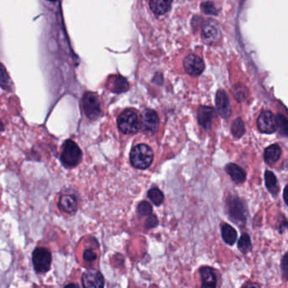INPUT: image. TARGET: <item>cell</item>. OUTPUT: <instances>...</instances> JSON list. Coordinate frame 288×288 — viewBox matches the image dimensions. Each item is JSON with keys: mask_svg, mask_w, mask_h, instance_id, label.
Returning a JSON list of instances; mask_svg holds the SVG:
<instances>
[{"mask_svg": "<svg viewBox=\"0 0 288 288\" xmlns=\"http://www.w3.org/2000/svg\"><path fill=\"white\" fill-rule=\"evenodd\" d=\"M154 159L152 148L146 144H140L134 146L130 152V161L132 165L138 169H146L151 166Z\"/></svg>", "mask_w": 288, "mask_h": 288, "instance_id": "cell-1", "label": "cell"}, {"mask_svg": "<svg viewBox=\"0 0 288 288\" xmlns=\"http://www.w3.org/2000/svg\"><path fill=\"white\" fill-rule=\"evenodd\" d=\"M82 158V152L76 143L73 140H66L63 145L61 160L67 167H74L80 163Z\"/></svg>", "mask_w": 288, "mask_h": 288, "instance_id": "cell-2", "label": "cell"}, {"mask_svg": "<svg viewBox=\"0 0 288 288\" xmlns=\"http://www.w3.org/2000/svg\"><path fill=\"white\" fill-rule=\"evenodd\" d=\"M227 214L231 221L237 224H243L247 220L248 211L244 202L236 196L229 197L226 200Z\"/></svg>", "mask_w": 288, "mask_h": 288, "instance_id": "cell-3", "label": "cell"}, {"mask_svg": "<svg viewBox=\"0 0 288 288\" xmlns=\"http://www.w3.org/2000/svg\"><path fill=\"white\" fill-rule=\"evenodd\" d=\"M118 126L124 134H134L140 129V120L133 111H125L118 119Z\"/></svg>", "mask_w": 288, "mask_h": 288, "instance_id": "cell-4", "label": "cell"}, {"mask_svg": "<svg viewBox=\"0 0 288 288\" xmlns=\"http://www.w3.org/2000/svg\"><path fill=\"white\" fill-rule=\"evenodd\" d=\"M34 268L38 273H45L50 269L52 255L50 251L45 248H37L32 255Z\"/></svg>", "mask_w": 288, "mask_h": 288, "instance_id": "cell-5", "label": "cell"}, {"mask_svg": "<svg viewBox=\"0 0 288 288\" xmlns=\"http://www.w3.org/2000/svg\"><path fill=\"white\" fill-rule=\"evenodd\" d=\"M82 107L87 118L96 119L101 113L100 102L97 96L92 92H86L82 98Z\"/></svg>", "mask_w": 288, "mask_h": 288, "instance_id": "cell-6", "label": "cell"}, {"mask_svg": "<svg viewBox=\"0 0 288 288\" xmlns=\"http://www.w3.org/2000/svg\"><path fill=\"white\" fill-rule=\"evenodd\" d=\"M82 285L84 288H104V277L99 270L90 269L82 276Z\"/></svg>", "mask_w": 288, "mask_h": 288, "instance_id": "cell-7", "label": "cell"}, {"mask_svg": "<svg viewBox=\"0 0 288 288\" xmlns=\"http://www.w3.org/2000/svg\"><path fill=\"white\" fill-rule=\"evenodd\" d=\"M257 125L258 129L265 134H272L277 129L276 118L270 111H264L260 113Z\"/></svg>", "mask_w": 288, "mask_h": 288, "instance_id": "cell-8", "label": "cell"}, {"mask_svg": "<svg viewBox=\"0 0 288 288\" xmlns=\"http://www.w3.org/2000/svg\"><path fill=\"white\" fill-rule=\"evenodd\" d=\"M184 67L188 74L192 76H198L204 71L205 63L195 54H190L184 60Z\"/></svg>", "mask_w": 288, "mask_h": 288, "instance_id": "cell-9", "label": "cell"}, {"mask_svg": "<svg viewBox=\"0 0 288 288\" xmlns=\"http://www.w3.org/2000/svg\"><path fill=\"white\" fill-rule=\"evenodd\" d=\"M143 130L147 134H155L159 127V118L155 111L146 109L141 115Z\"/></svg>", "mask_w": 288, "mask_h": 288, "instance_id": "cell-10", "label": "cell"}, {"mask_svg": "<svg viewBox=\"0 0 288 288\" xmlns=\"http://www.w3.org/2000/svg\"><path fill=\"white\" fill-rule=\"evenodd\" d=\"M216 112L214 108L206 106H201L198 109V121L199 125L205 129H210L211 125L213 124Z\"/></svg>", "mask_w": 288, "mask_h": 288, "instance_id": "cell-11", "label": "cell"}, {"mask_svg": "<svg viewBox=\"0 0 288 288\" xmlns=\"http://www.w3.org/2000/svg\"><path fill=\"white\" fill-rule=\"evenodd\" d=\"M216 106L221 116L224 119L228 118L231 113V109H230L228 96L226 95L225 91L219 90L217 92V96H216Z\"/></svg>", "mask_w": 288, "mask_h": 288, "instance_id": "cell-12", "label": "cell"}, {"mask_svg": "<svg viewBox=\"0 0 288 288\" xmlns=\"http://www.w3.org/2000/svg\"><path fill=\"white\" fill-rule=\"evenodd\" d=\"M201 278L200 288H217V276L215 271L210 266H202L199 270Z\"/></svg>", "mask_w": 288, "mask_h": 288, "instance_id": "cell-13", "label": "cell"}, {"mask_svg": "<svg viewBox=\"0 0 288 288\" xmlns=\"http://www.w3.org/2000/svg\"><path fill=\"white\" fill-rule=\"evenodd\" d=\"M77 199L74 194L64 193L60 196L59 206L64 212L68 214H73L77 210Z\"/></svg>", "mask_w": 288, "mask_h": 288, "instance_id": "cell-14", "label": "cell"}, {"mask_svg": "<svg viewBox=\"0 0 288 288\" xmlns=\"http://www.w3.org/2000/svg\"><path fill=\"white\" fill-rule=\"evenodd\" d=\"M220 37V31L217 25L210 21L204 26L202 30L203 41L207 44H212Z\"/></svg>", "mask_w": 288, "mask_h": 288, "instance_id": "cell-15", "label": "cell"}, {"mask_svg": "<svg viewBox=\"0 0 288 288\" xmlns=\"http://www.w3.org/2000/svg\"><path fill=\"white\" fill-rule=\"evenodd\" d=\"M108 87L114 93L127 92L129 88L128 80L121 75H113L108 80Z\"/></svg>", "mask_w": 288, "mask_h": 288, "instance_id": "cell-16", "label": "cell"}, {"mask_svg": "<svg viewBox=\"0 0 288 288\" xmlns=\"http://www.w3.org/2000/svg\"><path fill=\"white\" fill-rule=\"evenodd\" d=\"M226 171L232 180L237 184H242L246 179V172L242 167L234 163H229L226 166Z\"/></svg>", "mask_w": 288, "mask_h": 288, "instance_id": "cell-17", "label": "cell"}, {"mask_svg": "<svg viewBox=\"0 0 288 288\" xmlns=\"http://www.w3.org/2000/svg\"><path fill=\"white\" fill-rule=\"evenodd\" d=\"M221 231H222V237L224 242L230 246H232L238 239L237 231L227 223L223 224L221 227Z\"/></svg>", "mask_w": 288, "mask_h": 288, "instance_id": "cell-18", "label": "cell"}, {"mask_svg": "<svg viewBox=\"0 0 288 288\" xmlns=\"http://www.w3.org/2000/svg\"><path fill=\"white\" fill-rule=\"evenodd\" d=\"M282 155V150L278 145H271L265 149L264 160L269 164H273L279 160Z\"/></svg>", "mask_w": 288, "mask_h": 288, "instance_id": "cell-19", "label": "cell"}, {"mask_svg": "<svg viewBox=\"0 0 288 288\" xmlns=\"http://www.w3.org/2000/svg\"><path fill=\"white\" fill-rule=\"evenodd\" d=\"M172 5V1H163V0H152L150 2V6L152 11L158 15L166 14Z\"/></svg>", "mask_w": 288, "mask_h": 288, "instance_id": "cell-20", "label": "cell"}, {"mask_svg": "<svg viewBox=\"0 0 288 288\" xmlns=\"http://www.w3.org/2000/svg\"><path fill=\"white\" fill-rule=\"evenodd\" d=\"M264 180H265V186L267 188L268 191L274 196H276L279 192V187L277 184V179L273 172L270 171H266L264 173Z\"/></svg>", "mask_w": 288, "mask_h": 288, "instance_id": "cell-21", "label": "cell"}, {"mask_svg": "<svg viewBox=\"0 0 288 288\" xmlns=\"http://www.w3.org/2000/svg\"><path fill=\"white\" fill-rule=\"evenodd\" d=\"M238 250L244 255L250 252L252 250V244H251L250 235L248 233H243L238 240Z\"/></svg>", "mask_w": 288, "mask_h": 288, "instance_id": "cell-22", "label": "cell"}, {"mask_svg": "<svg viewBox=\"0 0 288 288\" xmlns=\"http://www.w3.org/2000/svg\"><path fill=\"white\" fill-rule=\"evenodd\" d=\"M149 199L152 200L155 205H161L164 201V194L161 191H160L158 188H152L149 190L148 193Z\"/></svg>", "mask_w": 288, "mask_h": 288, "instance_id": "cell-23", "label": "cell"}, {"mask_svg": "<svg viewBox=\"0 0 288 288\" xmlns=\"http://www.w3.org/2000/svg\"><path fill=\"white\" fill-rule=\"evenodd\" d=\"M245 132V127L242 119H235L232 125V133L236 138H240L243 136Z\"/></svg>", "mask_w": 288, "mask_h": 288, "instance_id": "cell-24", "label": "cell"}, {"mask_svg": "<svg viewBox=\"0 0 288 288\" xmlns=\"http://www.w3.org/2000/svg\"><path fill=\"white\" fill-rule=\"evenodd\" d=\"M82 258L84 263L87 264H92L97 259V253L92 248H86L82 253Z\"/></svg>", "mask_w": 288, "mask_h": 288, "instance_id": "cell-25", "label": "cell"}, {"mask_svg": "<svg viewBox=\"0 0 288 288\" xmlns=\"http://www.w3.org/2000/svg\"><path fill=\"white\" fill-rule=\"evenodd\" d=\"M276 118L277 128H279L280 134L283 136H287L288 135V119L282 114H278Z\"/></svg>", "mask_w": 288, "mask_h": 288, "instance_id": "cell-26", "label": "cell"}, {"mask_svg": "<svg viewBox=\"0 0 288 288\" xmlns=\"http://www.w3.org/2000/svg\"><path fill=\"white\" fill-rule=\"evenodd\" d=\"M9 84H10V79H9V74L7 73L6 68L4 66L0 64V86L3 87L4 89L9 88Z\"/></svg>", "mask_w": 288, "mask_h": 288, "instance_id": "cell-27", "label": "cell"}, {"mask_svg": "<svg viewBox=\"0 0 288 288\" xmlns=\"http://www.w3.org/2000/svg\"><path fill=\"white\" fill-rule=\"evenodd\" d=\"M234 93L236 98L238 99L239 101H244L248 96V90L245 86L241 85V84L235 86Z\"/></svg>", "mask_w": 288, "mask_h": 288, "instance_id": "cell-28", "label": "cell"}, {"mask_svg": "<svg viewBox=\"0 0 288 288\" xmlns=\"http://www.w3.org/2000/svg\"><path fill=\"white\" fill-rule=\"evenodd\" d=\"M137 211H138V214L140 215V217L150 216L152 213V205H150L148 202H146V201H142L138 205Z\"/></svg>", "mask_w": 288, "mask_h": 288, "instance_id": "cell-29", "label": "cell"}, {"mask_svg": "<svg viewBox=\"0 0 288 288\" xmlns=\"http://www.w3.org/2000/svg\"><path fill=\"white\" fill-rule=\"evenodd\" d=\"M201 8H202L203 11L205 14H208V15H217V9L216 7L214 6V4L210 2H205L201 4Z\"/></svg>", "mask_w": 288, "mask_h": 288, "instance_id": "cell-30", "label": "cell"}, {"mask_svg": "<svg viewBox=\"0 0 288 288\" xmlns=\"http://www.w3.org/2000/svg\"><path fill=\"white\" fill-rule=\"evenodd\" d=\"M158 224H159V222H158V217L155 215H150V217L146 221V227L147 229L154 228L158 226Z\"/></svg>", "mask_w": 288, "mask_h": 288, "instance_id": "cell-31", "label": "cell"}, {"mask_svg": "<svg viewBox=\"0 0 288 288\" xmlns=\"http://www.w3.org/2000/svg\"><path fill=\"white\" fill-rule=\"evenodd\" d=\"M282 270L283 271V275H288V253H286L282 260Z\"/></svg>", "mask_w": 288, "mask_h": 288, "instance_id": "cell-32", "label": "cell"}, {"mask_svg": "<svg viewBox=\"0 0 288 288\" xmlns=\"http://www.w3.org/2000/svg\"><path fill=\"white\" fill-rule=\"evenodd\" d=\"M242 288H260L259 285L255 282H247L245 283Z\"/></svg>", "mask_w": 288, "mask_h": 288, "instance_id": "cell-33", "label": "cell"}, {"mask_svg": "<svg viewBox=\"0 0 288 288\" xmlns=\"http://www.w3.org/2000/svg\"><path fill=\"white\" fill-rule=\"evenodd\" d=\"M64 288H79V286L76 285V284H74V283H70V284H68V285L65 286Z\"/></svg>", "mask_w": 288, "mask_h": 288, "instance_id": "cell-34", "label": "cell"}, {"mask_svg": "<svg viewBox=\"0 0 288 288\" xmlns=\"http://www.w3.org/2000/svg\"><path fill=\"white\" fill-rule=\"evenodd\" d=\"M3 123L1 122V121H0V132H1V131H3Z\"/></svg>", "mask_w": 288, "mask_h": 288, "instance_id": "cell-35", "label": "cell"}, {"mask_svg": "<svg viewBox=\"0 0 288 288\" xmlns=\"http://www.w3.org/2000/svg\"><path fill=\"white\" fill-rule=\"evenodd\" d=\"M286 193H287V187H286L285 190H284V200H285V202L287 203V200H286Z\"/></svg>", "mask_w": 288, "mask_h": 288, "instance_id": "cell-36", "label": "cell"}]
</instances>
